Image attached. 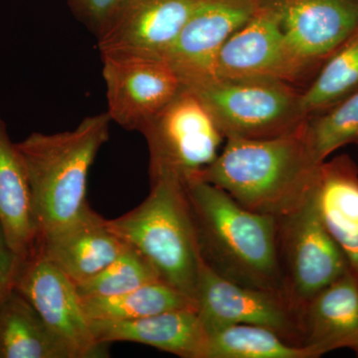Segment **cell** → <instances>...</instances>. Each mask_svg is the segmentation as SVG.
Segmentation results:
<instances>
[{
  "mask_svg": "<svg viewBox=\"0 0 358 358\" xmlns=\"http://www.w3.org/2000/svg\"><path fill=\"white\" fill-rule=\"evenodd\" d=\"M306 122L275 138H225L222 152L196 178L248 210L277 218L293 213L312 197L322 164L308 145Z\"/></svg>",
  "mask_w": 358,
  "mask_h": 358,
  "instance_id": "6da1fadb",
  "label": "cell"
},
{
  "mask_svg": "<svg viewBox=\"0 0 358 358\" xmlns=\"http://www.w3.org/2000/svg\"><path fill=\"white\" fill-rule=\"evenodd\" d=\"M185 186L203 262L231 282L285 296L277 217L248 210L199 178Z\"/></svg>",
  "mask_w": 358,
  "mask_h": 358,
  "instance_id": "7a4b0ae2",
  "label": "cell"
},
{
  "mask_svg": "<svg viewBox=\"0 0 358 358\" xmlns=\"http://www.w3.org/2000/svg\"><path fill=\"white\" fill-rule=\"evenodd\" d=\"M110 122L109 114L101 113L71 131L33 133L16 143L29 178L36 242L69 225L89 206L90 169L109 140Z\"/></svg>",
  "mask_w": 358,
  "mask_h": 358,
  "instance_id": "3957f363",
  "label": "cell"
},
{
  "mask_svg": "<svg viewBox=\"0 0 358 358\" xmlns=\"http://www.w3.org/2000/svg\"><path fill=\"white\" fill-rule=\"evenodd\" d=\"M107 223L152 266L162 282L195 300L201 257L182 180L171 174L150 178L147 199Z\"/></svg>",
  "mask_w": 358,
  "mask_h": 358,
  "instance_id": "277c9868",
  "label": "cell"
},
{
  "mask_svg": "<svg viewBox=\"0 0 358 358\" xmlns=\"http://www.w3.org/2000/svg\"><path fill=\"white\" fill-rule=\"evenodd\" d=\"M182 85L199 96L225 138H275L308 120L300 92L288 82L212 76Z\"/></svg>",
  "mask_w": 358,
  "mask_h": 358,
  "instance_id": "5b68a950",
  "label": "cell"
},
{
  "mask_svg": "<svg viewBox=\"0 0 358 358\" xmlns=\"http://www.w3.org/2000/svg\"><path fill=\"white\" fill-rule=\"evenodd\" d=\"M140 133L148 143L150 178L171 174L183 183L210 166L225 138L199 96L183 85Z\"/></svg>",
  "mask_w": 358,
  "mask_h": 358,
  "instance_id": "8992f818",
  "label": "cell"
},
{
  "mask_svg": "<svg viewBox=\"0 0 358 358\" xmlns=\"http://www.w3.org/2000/svg\"><path fill=\"white\" fill-rule=\"evenodd\" d=\"M277 220L285 296L301 312L315 294L352 268L320 219L313 194L300 209Z\"/></svg>",
  "mask_w": 358,
  "mask_h": 358,
  "instance_id": "52a82bcc",
  "label": "cell"
},
{
  "mask_svg": "<svg viewBox=\"0 0 358 358\" xmlns=\"http://www.w3.org/2000/svg\"><path fill=\"white\" fill-rule=\"evenodd\" d=\"M15 291L31 303L70 358L109 357V345L94 336L77 285L35 249L21 261Z\"/></svg>",
  "mask_w": 358,
  "mask_h": 358,
  "instance_id": "ba28073f",
  "label": "cell"
},
{
  "mask_svg": "<svg viewBox=\"0 0 358 358\" xmlns=\"http://www.w3.org/2000/svg\"><path fill=\"white\" fill-rule=\"evenodd\" d=\"M195 301L207 331L230 324H254L272 329L292 345L303 346L301 312L284 294L231 282L202 259Z\"/></svg>",
  "mask_w": 358,
  "mask_h": 358,
  "instance_id": "9c48e42d",
  "label": "cell"
},
{
  "mask_svg": "<svg viewBox=\"0 0 358 358\" xmlns=\"http://www.w3.org/2000/svg\"><path fill=\"white\" fill-rule=\"evenodd\" d=\"M112 122L138 131L171 102L182 82L166 59L140 55H101Z\"/></svg>",
  "mask_w": 358,
  "mask_h": 358,
  "instance_id": "30bf717a",
  "label": "cell"
},
{
  "mask_svg": "<svg viewBox=\"0 0 358 358\" xmlns=\"http://www.w3.org/2000/svg\"><path fill=\"white\" fill-rule=\"evenodd\" d=\"M286 36L301 77L319 71L358 31V0H263Z\"/></svg>",
  "mask_w": 358,
  "mask_h": 358,
  "instance_id": "8fae6325",
  "label": "cell"
},
{
  "mask_svg": "<svg viewBox=\"0 0 358 358\" xmlns=\"http://www.w3.org/2000/svg\"><path fill=\"white\" fill-rule=\"evenodd\" d=\"M200 0H121L96 35L101 55L166 59Z\"/></svg>",
  "mask_w": 358,
  "mask_h": 358,
  "instance_id": "7c38bea8",
  "label": "cell"
},
{
  "mask_svg": "<svg viewBox=\"0 0 358 358\" xmlns=\"http://www.w3.org/2000/svg\"><path fill=\"white\" fill-rule=\"evenodd\" d=\"M213 76L280 80L291 84L301 77L281 24L263 0L252 17L223 45Z\"/></svg>",
  "mask_w": 358,
  "mask_h": 358,
  "instance_id": "4fadbf2b",
  "label": "cell"
},
{
  "mask_svg": "<svg viewBox=\"0 0 358 358\" xmlns=\"http://www.w3.org/2000/svg\"><path fill=\"white\" fill-rule=\"evenodd\" d=\"M259 4L260 0H200L166 58L182 84L213 76L223 45Z\"/></svg>",
  "mask_w": 358,
  "mask_h": 358,
  "instance_id": "5bb4252c",
  "label": "cell"
},
{
  "mask_svg": "<svg viewBox=\"0 0 358 358\" xmlns=\"http://www.w3.org/2000/svg\"><path fill=\"white\" fill-rule=\"evenodd\" d=\"M128 248L90 205L76 220L34 247L76 285L95 277Z\"/></svg>",
  "mask_w": 358,
  "mask_h": 358,
  "instance_id": "9a60e30c",
  "label": "cell"
},
{
  "mask_svg": "<svg viewBox=\"0 0 358 358\" xmlns=\"http://www.w3.org/2000/svg\"><path fill=\"white\" fill-rule=\"evenodd\" d=\"M303 345L315 358L341 348L358 353V275L348 271L301 310Z\"/></svg>",
  "mask_w": 358,
  "mask_h": 358,
  "instance_id": "2e32d148",
  "label": "cell"
},
{
  "mask_svg": "<svg viewBox=\"0 0 358 358\" xmlns=\"http://www.w3.org/2000/svg\"><path fill=\"white\" fill-rule=\"evenodd\" d=\"M91 329L99 343H141L182 358H204L207 329L197 310H171L143 319L93 320Z\"/></svg>",
  "mask_w": 358,
  "mask_h": 358,
  "instance_id": "e0dca14e",
  "label": "cell"
},
{
  "mask_svg": "<svg viewBox=\"0 0 358 358\" xmlns=\"http://www.w3.org/2000/svg\"><path fill=\"white\" fill-rule=\"evenodd\" d=\"M315 207L358 275V167L343 155L320 164L313 192Z\"/></svg>",
  "mask_w": 358,
  "mask_h": 358,
  "instance_id": "ac0fdd59",
  "label": "cell"
},
{
  "mask_svg": "<svg viewBox=\"0 0 358 358\" xmlns=\"http://www.w3.org/2000/svg\"><path fill=\"white\" fill-rule=\"evenodd\" d=\"M0 226L7 243L25 258L34 249L37 227L24 160L0 115Z\"/></svg>",
  "mask_w": 358,
  "mask_h": 358,
  "instance_id": "d6986e66",
  "label": "cell"
},
{
  "mask_svg": "<svg viewBox=\"0 0 358 358\" xmlns=\"http://www.w3.org/2000/svg\"><path fill=\"white\" fill-rule=\"evenodd\" d=\"M0 358H70L31 303L14 292L0 307Z\"/></svg>",
  "mask_w": 358,
  "mask_h": 358,
  "instance_id": "ffe728a7",
  "label": "cell"
},
{
  "mask_svg": "<svg viewBox=\"0 0 358 358\" xmlns=\"http://www.w3.org/2000/svg\"><path fill=\"white\" fill-rule=\"evenodd\" d=\"M90 322H120L143 319L171 310H197L196 301L162 281L109 298L82 299Z\"/></svg>",
  "mask_w": 358,
  "mask_h": 358,
  "instance_id": "44dd1931",
  "label": "cell"
},
{
  "mask_svg": "<svg viewBox=\"0 0 358 358\" xmlns=\"http://www.w3.org/2000/svg\"><path fill=\"white\" fill-rule=\"evenodd\" d=\"M207 333L204 358H315L306 346L292 345L265 327L230 324Z\"/></svg>",
  "mask_w": 358,
  "mask_h": 358,
  "instance_id": "7402d4cb",
  "label": "cell"
},
{
  "mask_svg": "<svg viewBox=\"0 0 358 358\" xmlns=\"http://www.w3.org/2000/svg\"><path fill=\"white\" fill-rule=\"evenodd\" d=\"M358 90V31L329 56L305 91L301 105L308 117L331 109Z\"/></svg>",
  "mask_w": 358,
  "mask_h": 358,
  "instance_id": "603a6c76",
  "label": "cell"
},
{
  "mask_svg": "<svg viewBox=\"0 0 358 358\" xmlns=\"http://www.w3.org/2000/svg\"><path fill=\"white\" fill-rule=\"evenodd\" d=\"M306 136L319 162L346 145H358V90L331 109L308 117Z\"/></svg>",
  "mask_w": 358,
  "mask_h": 358,
  "instance_id": "cb8c5ba5",
  "label": "cell"
},
{
  "mask_svg": "<svg viewBox=\"0 0 358 358\" xmlns=\"http://www.w3.org/2000/svg\"><path fill=\"white\" fill-rule=\"evenodd\" d=\"M157 281V271L129 247L95 277L77 285V291L82 299L109 298Z\"/></svg>",
  "mask_w": 358,
  "mask_h": 358,
  "instance_id": "d4e9b609",
  "label": "cell"
},
{
  "mask_svg": "<svg viewBox=\"0 0 358 358\" xmlns=\"http://www.w3.org/2000/svg\"><path fill=\"white\" fill-rule=\"evenodd\" d=\"M68 2L78 20L96 35L121 0H68Z\"/></svg>",
  "mask_w": 358,
  "mask_h": 358,
  "instance_id": "484cf974",
  "label": "cell"
},
{
  "mask_svg": "<svg viewBox=\"0 0 358 358\" xmlns=\"http://www.w3.org/2000/svg\"><path fill=\"white\" fill-rule=\"evenodd\" d=\"M22 257L10 248L0 226V307L15 292Z\"/></svg>",
  "mask_w": 358,
  "mask_h": 358,
  "instance_id": "4316f807",
  "label": "cell"
},
{
  "mask_svg": "<svg viewBox=\"0 0 358 358\" xmlns=\"http://www.w3.org/2000/svg\"><path fill=\"white\" fill-rule=\"evenodd\" d=\"M357 355H358V353H357Z\"/></svg>",
  "mask_w": 358,
  "mask_h": 358,
  "instance_id": "83f0119b",
  "label": "cell"
}]
</instances>
